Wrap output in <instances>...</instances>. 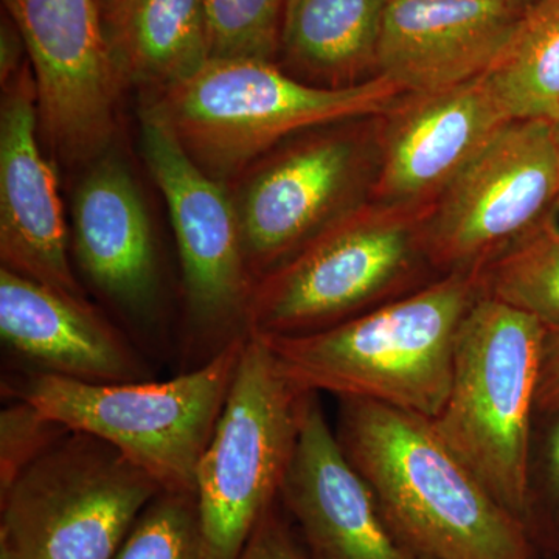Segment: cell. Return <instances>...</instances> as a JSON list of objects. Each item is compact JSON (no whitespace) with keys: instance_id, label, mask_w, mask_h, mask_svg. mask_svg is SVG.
<instances>
[{"instance_id":"6da1fadb","label":"cell","mask_w":559,"mask_h":559,"mask_svg":"<svg viewBox=\"0 0 559 559\" xmlns=\"http://www.w3.org/2000/svg\"><path fill=\"white\" fill-rule=\"evenodd\" d=\"M340 400L342 450L412 549L426 559H538L535 532L498 502L429 418Z\"/></svg>"},{"instance_id":"7a4b0ae2","label":"cell","mask_w":559,"mask_h":559,"mask_svg":"<svg viewBox=\"0 0 559 559\" xmlns=\"http://www.w3.org/2000/svg\"><path fill=\"white\" fill-rule=\"evenodd\" d=\"M480 296V271L448 272L329 329L257 336L304 392L377 401L432 419L450 393L460 325Z\"/></svg>"},{"instance_id":"3957f363","label":"cell","mask_w":559,"mask_h":559,"mask_svg":"<svg viewBox=\"0 0 559 559\" xmlns=\"http://www.w3.org/2000/svg\"><path fill=\"white\" fill-rule=\"evenodd\" d=\"M404 94L381 73L352 86H312L272 61L210 60L145 94L142 110L170 128L198 167L230 186L293 135L380 116Z\"/></svg>"},{"instance_id":"277c9868","label":"cell","mask_w":559,"mask_h":559,"mask_svg":"<svg viewBox=\"0 0 559 559\" xmlns=\"http://www.w3.org/2000/svg\"><path fill=\"white\" fill-rule=\"evenodd\" d=\"M546 326L481 293L460 325L450 393L433 429L510 513L538 536L530 432Z\"/></svg>"},{"instance_id":"5b68a950","label":"cell","mask_w":559,"mask_h":559,"mask_svg":"<svg viewBox=\"0 0 559 559\" xmlns=\"http://www.w3.org/2000/svg\"><path fill=\"white\" fill-rule=\"evenodd\" d=\"M433 205L362 204L253 286L246 331L314 333L396 299L429 263L426 226Z\"/></svg>"},{"instance_id":"8992f818","label":"cell","mask_w":559,"mask_h":559,"mask_svg":"<svg viewBox=\"0 0 559 559\" xmlns=\"http://www.w3.org/2000/svg\"><path fill=\"white\" fill-rule=\"evenodd\" d=\"M245 340L246 333L234 337L200 369L170 381L97 384L39 373L24 385L21 400L70 430L106 441L162 491L194 492Z\"/></svg>"},{"instance_id":"52a82bcc","label":"cell","mask_w":559,"mask_h":559,"mask_svg":"<svg viewBox=\"0 0 559 559\" xmlns=\"http://www.w3.org/2000/svg\"><path fill=\"white\" fill-rule=\"evenodd\" d=\"M304 392L266 342L246 331L226 403L200 460L194 495L210 559H237L280 496L299 439Z\"/></svg>"},{"instance_id":"ba28073f","label":"cell","mask_w":559,"mask_h":559,"mask_svg":"<svg viewBox=\"0 0 559 559\" xmlns=\"http://www.w3.org/2000/svg\"><path fill=\"white\" fill-rule=\"evenodd\" d=\"M159 492L119 450L69 430L0 495V543L22 559H112Z\"/></svg>"},{"instance_id":"9c48e42d","label":"cell","mask_w":559,"mask_h":559,"mask_svg":"<svg viewBox=\"0 0 559 559\" xmlns=\"http://www.w3.org/2000/svg\"><path fill=\"white\" fill-rule=\"evenodd\" d=\"M356 121V120H355ZM355 121L288 140L257 160L231 191L253 280L366 204L380 164V135Z\"/></svg>"},{"instance_id":"30bf717a","label":"cell","mask_w":559,"mask_h":559,"mask_svg":"<svg viewBox=\"0 0 559 559\" xmlns=\"http://www.w3.org/2000/svg\"><path fill=\"white\" fill-rule=\"evenodd\" d=\"M558 200L551 123L511 120L433 204L426 226L430 266L480 271Z\"/></svg>"},{"instance_id":"8fae6325","label":"cell","mask_w":559,"mask_h":559,"mask_svg":"<svg viewBox=\"0 0 559 559\" xmlns=\"http://www.w3.org/2000/svg\"><path fill=\"white\" fill-rule=\"evenodd\" d=\"M140 150L170 213L191 329L240 336L255 280L229 183L198 167L170 128L143 110Z\"/></svg>"},{"instance_id":"7c38bea8","label":"cell","mask_w":559,"mask_h":559,"mask_svg":"<svg viewBox=\"0 0 559 559\" xmlns=\"http://www.w3.org/2000/svg\"><path fill=\"white\" fill-rule=\"evenodd\" d=\"M38 91L40 135L66 164L103 156L123 90L106 44L98 0H3Z\"/></svg>"},{"instance_id":"4fadbf2b","label":"cell","mask_w":559,"mask_h":559,"mask_svg":"<svg viewBox=\"0 0 559 559\" xmlns=\"http://www.w3.org/2000/svg\"><path fill=\"white\" fill-rule=\"evenodd\" d=\"M382 128L374 200L429 207L511 119L484 75L450 90L404 94Z\"/></svg>"},{"instance_id":"5bb4252c","label":"cell","mask_w":559,"mask_h":559,"mask_svg":"<svg viewBox=\"0 0 559 559\" xmlns=\"http://www.w3.org/2000/svg\"><path fill=\"white\" fill-rule=\"evenodd\" d=\"M278 498L299 525L310 559H426L390 524L331 430L318 393L305 396L299 439Z\"/></svg>"},{"instance_id":"9a60e30c","label":"cell","mask_w":559,"mask_h":559,"mask_svg":"<svg viewBox=\"0 0 559 559\" xmlns=\"http://www.w3.org/2000/svg\"><path fill=\"white\" fill-rule=\"evenodd\" d=\"M3 87L0 105L2 267L70 296L83 293L68 255L53 165L40 148L38 91L31 62Z\"/></svg>"},{"instance_id":"2e32d148","label":"cell","mask_w":559,"mask_h":559,"mask_svg":"<svg viewBox=\"0 0 559 559\" xmlns=\"http://www.w3.org/2000/svg\"><path fill=\"white\" fill-rule=\"evenodd\" d=\"M527 5L514 0H389L377 68L406 94L479 79Z\"/></svg>"},{"instance_id":"e0dca14e","label":"cell","mask_w":559,"mask_h":559,"mask_svg":"<svg viewBox=\"0 0 559 559\" xmlns=\"http://www.w3.org/2000/svg\"><path fill=\"white\" fill-rule=\"evenodd\" d=\"M0 336L44 373L117 384L145 381L127 341L81 297L0 270Z\"/></svg>"},{"instance_id":"ac0fdd59","label":"cell","mask_w":559,"mask_h":559,"mask_svg":"<svg viewBox=\"0 0 559 559\" xmlns=\"http://www.w3.org/2000/svg\"><path fill=\"white\" fill-rule=\"evenodd\" d=\"M73 194V246L84 275L114 304L135 314L159 290L156 242L145 201L127 165L103 154Z\"/></svg>"},{"instance_id":"d6986e66","label":"cell","mask_w":559,"mask_h":559,"mask_svg":"<svg viewBox=\"0 0 559 559\" xmlns=\"http://www.w3.org/2000/svg\"><path fill=\"white\" fill-rule=\"evenodd\" d=\"M103 32L121 86L160 91L210 61L202 0H102Z\"/></svg>"},{"instance_id":"ffe728a7","label":"cell","mask_w":559,"mask_h":559,"mask_svg":"<svg viewBox=\"0 0 559 559\" xmlns=\"http://www.w3.org/2000/svg\"><path fill=\"white\" fill-rule=\"evenodd\" d=\"M389 0H286L280 50L294 68L331 87L352 86L377 66Z\"/></svg>"},{"instance_id":"44dd1931","label":"cell","mask_w":559,"mask_h":559,"mask_svg":"<svg viewBox=\"0 0 559 559\" xmlns=\"http://www.w3.org/2000/svg\"><path fill=\"white\" fill-rule=\"evenodd\" d=\"M484 79L511 120H559V0L525 7Z\"/></svg>"},{"instance_id":"7402d4cb","label":"cell","mask_w":559,"mask_h":559,"mask_svg":"<svg viewBox=\"0 0 559 559\" xmlns=\"http://www.w3.org/2000/svg\"><path fill=\"white\" fill-rule=\"evenodd\" d=\"M551 210L480 270L485 296L527 312L546 329L559 326V221Z\"/></svg>"},{"instance_id":"603a6c76","label":"cell","mask_w":559,"mask_h":559,"mask_svg":"<svg viewBox=\"0 0 559 559\" xmlns=\"http://www.w3.org/2000/svg\"><path fill=\"white\" fill-rule=\"evenodd\" d=\"M112 559H210L197 495L159 492Z\"/></svg>"},{"instance_id":"cb8c5ba5","label":"cell","mask_w":559,"mask_h":559,"mask_svg":"<svg viewBox=\"0 0 559 559\" xmlns=\"http://www.w3.org/2000/svg\"><path fill=\"white\" fill-rule=\"evenodd\" d=\"M210 60L272 61L286 0H202Z\"/></svg>"},{"instance_id":"d4e9b609","label":"cell","mask_w":559,"mask_h":559,"mask_svg":"<svg viewBox=\"0 0 559 559\" xmlns=\"http://www.w3.org/2000/svg\"><path fill=\"white\" fill-rule=\"evenodd\" d=\"M69 430L28 401L5 407L0 414V495Z\"/></svg>"},{"instance_id":"484cf974","label":"cell","mask_w":559,"mask_h":559,"mask_svg":"<svg viewBox=\"0 0 559 559\" xmlns=\"http://www.w3.org/2000/svg\"><path fill=\"white\" fill-rule=\"evenodd\" d=\"M237 559H308L300 549L288 522L271 507L261 516L259 524L250 533L248 543Z\"/></svg>"},{"instance_id":"4316f807","label":"cell","mask_w":559,"mask_h":559,"mask_svg":"<svg viewBox=\"0 0 559 559\" xmlns=\"http://www.w3.org/2000/svg\"><path fill=\"white\" fill-rule=\"evenodd\" d=\"M536 411L543 414L559 412V326L546 329L544 334Z\"/></svg>"},{"instance_id":"83f0119b","label":"cell","mask_w":559,"mask_h":559,"mask_svg":"<svg viewBox=\"0 0 559 559\" xmlns=\"http://www.w3.org/2000/svg\"><path fill=\"white\" fill-rule=\"evenodd\" d=\"M27 53L24 39H22L16 24L10 20V16L2 20V35H0V79L2 86L22 69L25 62L22 57Z\"/></svg>"},{"instance_id":"f1b7e54d","label":"cell","mask_w":559,"mask_h":559,"mask_svg":"<svg viewBox=\"0 0 559 559\" xmlns=\"http://www.w3.org/2000/svg\"><path fill=\"white\" fill-rule=\"evenodd\" d=\"M547 480L551 503L559 511V421L550 433L549 451H547Z\"/></svg>"},{"instance_id":"f546056e","label":"cell","mask_w":559,"mask_h":559,"mask_svg":"<svg viewBox=\"0 0 559 559\" xmlns=\"http://www.w3.org/2000/svg\"><path fill=\"white\" fill-rule=\"evenodd\" d=\"M0 559H22L14 554L13 550L10 549L5 544L0 543Z\"/></svg>"},{"instance_id":"4dcf8cb0","label":"cell","mask_w":559,"mask_h":559,"mask_svg":"<svg viewBox=\"0 0 559 559\" xmlns=\"http://www.w3.org/2000/svg\"><path fill=\"white\" fill-rule=\"evenodd\" d=\"M551 132H554L555 146H557L558 160H559V120L551 123Z\"/></svg>"},{"instance_id":"1f68e13d","label":"cell","mask_w":559,"mask_h":559,"mask_svg":"<svg viewBox=\"0 0 559 559\" xmlns=\"http://www.w3.org/2000/svg\"><path fill=\"white\" fill-rule=\"evenodd\" d=\"M549 559H559V555H554V557H551Z\"/></svg>"},{"instance_id":"d6a6232c","label":"cell","mask_w":559,"mask_h":559,"mask_svg":"<svg viewBox=\"0 0 559 559\" xmlns=\"http://www.w3.org/2000/svg\"><path fill=\"white\" fill-rule=\"evenodd\" d=\"M514 2H525V0H514Z\"/></svg>"},{"instance_id":"836d02e7","label":"cell","mask_w":559,"mask_h":559,"mask_svg":"<svg viewBox=\"0 0 559 559\" xmlns=\"http://www.w3.org/2000/svg\"><path fill=\"white\" fill-rule=\"evenodd\" d=\"M100 2H102V0H98V3H100Z\"/></svg>"}]
</instances>
